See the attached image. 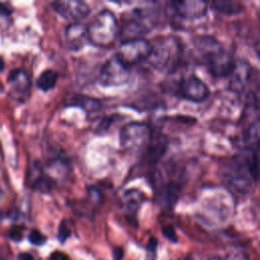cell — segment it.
<instances>
[{
  "label": "cell",
  "mask_w": 260,
  "mask_h": 260,
  "mask_svg": "<svg viewBox=\"0 0 260 260\" xmlns=\"http://www.w3.org/2000/svg\"><path fill=\"white\" fill-rule=\"evenodd\" d=\"M194 46L204 59L212 76L225 77L232 73L236 61L216 39L210 36H199L195 39Z\"/></svg>",
  "instance_id": "6da1fadb"
},
{
  "label": "cell",
  "mask_w": 260,
  "mask_h": 260,
  "mask_svg": "<svg viewBox=\"0 0 260 260\" xmlns=\"http://www.w3.org/2000/svg\"><path fill=\"white\" fill-rule=\"evenodd\" d=\"M88 42L100 48H109L117 40L120 28L113 12L103 10L87 26Z\"/></svg>",
  "instance_id": "7a4b0ae2"
},
{
  "label": "cell",
  "mask_w": 260,
  "mask_h": 260,
  "mask_svg": "<svg viewBox=\"0 0 260 260\" xmlns=\"http://www.w3.org/2000/svg\"><path fill=\"white\" fill-rule=\"evenodd\" d=\"M255 162L244 156H235L230 159L223 171L228 184L238 192L248 191L256 178Z\"/></svg>",
  "instance_id": "3957f363"
},
{
  "label": "cell",
  "mask_w": 260,
  "mask_h": 260,
  "mask_svg": "<svg viewBox=\"0 0 260 260\" xmlns=\"http://www.w3.org/2000/svg\"><path fill=\"white\" fill-rule=\"evenodd\" d=\"M155 25V11L151 6L136 7L132 10L127 20L124 22L122 32L126 35L124 41L140 38L150 31Z\"/></svg>",
  "instance_id": "277c9868"
},
{
  "label": "cell",
  "mask_w": 260,
  "mask_h": 260,
  "mask_svg": "<svg viewBox=\"0 0 260 260\" xmlns=\"http://www.w3.org/2000/svg\"><path fill=\"white\" fill-rule=\"evenodd\" d=\"M150 141V128L142 122H130L120 131V143L130 152L141 151Z\"/></svg>",
  "instance_id": "5b68a950"
},
{
  "label": "cell",
  "mask_w": 260,
  "mask_h": 260,
  "mask_svg": "<svg viewBox=\"0 0 260 260\" xmlns=\"http://www.w3.org/2000/svg\"><path fill=\"white\" fill-rule=\"evenodd\" d=\"M152 45L145 39L136 38L123 41L118 49L117 57L126 65L131 66L146 61L150 55Z\"/></svg>",
  "instance_id": "8992f818"
},
{
  "label": "cell",
  "mask_w": 260,
  "mask_h": 260,
  "mask_svg": "<svg viewBox=\"0 0 260 260\" xmlns=\"http://www.w3.org/2000/svg\"><path fill=\"white\" fill-rule=\"evenodd\" d=\"M152 48L147 62L156 70H164L170 66L177 52V42L171 38H164L151 43Z\"/></svg>",
  "instance_id": "52a82bcc"
},
{
  "label": "cell",
  "mask_w": 260,
  "mask_h": 260,
  "mask_svg": "<svg viewBox=\"0 0 260 260\" xmlns=\"http://www.w3.org/2000/svg\"><path fill=\"white\" fill-rule=\"evenodd\" d=\"M130 77L129 67L117 56L107 60L100 73V83L104 86H118L126 83Z\"/></svg>",
  "instance_id": "ba28073f"
},
{
  "label": "cell",
  "mask_w": 260,
  "mask_h": 260,
  "mask_svg": "<svg viewBox=\"0 0 260 260\" xmlns=\"http://www.w3.org/2000/svg\"><path fill=\"white\" fill-rule=\"evenodd\" d=\"M179 92L184 99L192 103H202L210 94L207 84L193 74L187 76L181 81Z\"/></svg>",
  "instance_id": "9c48e42d"
},
{
  "label": "cell",
  "mask_w": 260,
  "mask_h": 260,
  "mask_svg": "<svg viewBox=\"0 0 260 260\" xmlns=\"http://www.w3.org/2000/svg\"><path fill=\"white\" fill-rule=\"evenodd\" d=\"M52 6L58 14L73 22H80L89 14L88 5L80 0L55 1Z\"/></svg>",
  "instance_id": "30bf717a"
},
{
  "label": "cell",
  "mask_w": 260,
  "mask_h": 260,
  "mask_svg": "<svg viewBox=\"0 0 260 260\" xmlns=\"http://www.w3.org/2000/svg\"><path fill=\"white\" fill-rule=\"evenodd\" d=\"M175 13L186 20H194L205 16L208 11V4L202 0H185L173 2Z\"/></svg>",
  "instance_id": "8fae6325"
},
{
  "label": "cell",
  "mask_w": 260,
  "mask_h": 260,
  "mask_svg": "<svg viewBox=\"0 0 260 260\" xmlns=\"http://www.w3.org/2000/svg\"><path fill=\"white\" fill-rule=\"evenodd\" d=\"M65 41L69 50H80L88 42L87 26L81 22L70 23L65 29Z\"/></svg>",
  "instance_id": "7c38bea8"
},
{
  "label": "cell",
  "mask_w": 260,
  "mask_h": 260,
  "mask_svg": "<svg viewBox=\"0 0 260 260\" xmlns=\"http://www.w3.org/2000/svg\"><path fill=\"white\" fill-rule=\"evenodd\" d=\"M7 81L14 96H17L20 100L21 98L28 95L30 89V79L28 73L24 69L17 68L12 70L8 75Z\"/></svg>",
  "instance_id": "4fadbf2b"
},
{
  "label": "cell",
  "mask_w": 260,
  "mask_h": 260,
  "mask_svg": "<svg viewBox=\"0 0 260 260\" xmlns=\"http://www.w3.org/2000/svg\"><path fill=\"white\" fill-rule=\"evenodd\" d=\"M69 105L72 107H78L82 109L88 115L98 113L99 111L102 110V103L99 100L91 96H87V95H81V94L72 96L69 102Z\"/></svg>",
  "instance_id": "5bb4252c"
},
{
  "label": "cell",
  "mask_w": 260,
  "mask_h": 260,
  "mask_svg": "<svg viewBox=\"0 0 260 260\" xmlns=\"http://www.w3.org/2000/svg\"><path fill=\"white\" fill-rule=\"evenodd\" d=\"M249 65L244 64V62H236V65L230 74L232 76V82L231 86L234 88V90H242L246 84L249 77Z\"/></svg>",
  "instance_id": "9a60e30c"
},
{
  "label": "cell",
  "mask_w": 260,
  "mask_h": 260,
  "mask_svg": "<svg viewBox=\"0 0 260 260\" xmlns=\"http://www.w3.org/2000/svg\"><path fill=\"white\" fill-rule=\"evenodd\" d=\"M57 79H58L57 72L52 69H47L43 71L39 76V78L37 79V85L41 90L48 91L56 85Z\"/></svg>",
  "instance_id": "2e32d148"
},
{
  "label": "cell",
  "mask_w": 260,
  "mask_h": 260,
  "mask_svg": "<svg viewBox=\"0 0 260 260\" xmlns=\"http://www.w3.org/2000/svg\"><path fill=\"white\" fill-rule=\"evenodd\" d=\"M143 201V194L137 189H130L124 194V203L128 210L136 211Z\"/></svg>",
  "instance_id": "e0dca14e"
},
{
  "label": "cell",
  "mask_w": 260,
  "mask_h": 260,
  "mask_svg": "<svg viewBox=\"0 0 260 260\" xmlns=\"http://www.w3.org/2000/svg\"><path fill=\"white\" fill-rule=\"evenodd\" d=\"M213 8L222 14L231 15L236 14L242 10V6L239 5V3L235 2H228V1H215L212 3Z\"/></svg>",
  "instance_id": "ac0fdd59"
},
{
  "label": "cell",
  "mask_w": 260,
  "mask_h": 260,
  "mask_svg": "<svg viewBox=\"0 0 260 260\" xmlns=\"http://www.w3.org/2000/svg\"><path fill=\"white\" fill-rule=\"evenodd\" d=\"M28 241L35 246H42L46 243L47 238L38 230H31L28 234Z\"/></svg>",
  "instance_id": "d6986e66"
},
{
  "label": "cell",
  "mask_w": 260,
  "mask_h": 260,
  "mask_svg": "<svg viewBox=\"0 0 260 260\" xmlns=\"http://www.w3.org/2000/svg\"><path fill=\"white\" fill-rule=\"evenodd\" d=\"M70 234H71V231H70V228H69L68 223L65 220L61 221L60 224H59V229H58V240H59V242L64 243L70 237Z\"/></svg>",
  "instance_id": "ffe728a7"
},
{
  "label": "cell",
  "mask_w": 260,
  "mask_h": 260,
  "mask_svg": "<svg viewBox=\"0 0 260 260\" xmlns=\"http://www.w3.org/2000/svg\"><path fill=\"white\" fill-rule=\"evenodd\" d=\"M8 237L10 240L14 241V242H19L22 240L23 237V230L20 226H13L9 233H8Z\"/></svg>",
  "instance_id": "44dd1931"
},
{
  "label": "cell",
  "mask_w": 260,
  "mask_h": 260,
  "mask_svg": "<svg viewBox=\"0 0 260 260\" xmlns=\"http://www.w3.org/2000/svg\"><path fill=\"white\" fill-rule=\"evenodd\" d=\"M162 234L164 236L169 240V241H172V242H177V236H176V233H175V230L172 225H168V226H165L162 229Z\"/></svg>",
  "instance_id": "7402d4cb"
},
{
  "label": "cell",
  "mask_w": 260,
  "mask_h": 260,
  "mask_svg": "<svg viewBox=\"0 0 260 260\" xmlns=\"http://www.w3.org/2000/svg\"><path fill=\"white\" fill-rule=\"evenodd\" d=\"M49 260H71V258L64 252L55 251L50 255Z\"/></svg>",
  "instance_id": "603a6c76"
},
{
  "label": "cell",
  "mask_w": 260,
  "mask_h": 260,
  "mask_svg": "<svg viewBox=\"0 0 260 260\" xmlns=\"http://www.w3.org/2000/svg\"><path fill=\"white\" fill-rule=\"evenodd\" d=\"M229 260H249L244 253H234L229 256Z\"/></svg>",
  "instance_id": "cb8c5ba5"
},
{
  "label": "cell",
  "mask_w": 260,
  "mask_h": 260,
  "mask_svg": "<svg viewBox=\"0 0 260 260\" xmlns=\"http://www.w3.org/2000/svg\"><path fill=\"white\" fill-rule=\"evenodd\" d=\"M11 13V9L4 3H0V14L1 15H9Z\"/></svg>",
  "instance_id": "d4e9b609"
},
{
  "label": "cell",
  "mask_w": 260,
  "mask_h": 260,
  "mask_svg": "<svg viewBox=\"0 0 260 260\" xmlns=\"http://www.w3.org/2000/svg\"><path fill=\"white\" fill-rule=\"evenodd\" d=\"M18 260H36L30 254L28 253H20L17 257Z\"/></svg>",
  "instance_id": "484cf974"
},
{
  "label": "cell",
  "mask_w": 260,
  "mask_h": 260,
  "mask_svg": "<svg viewBox=\"0 0 260 260\" xmlns=\"http://www.w3.org/2000/svg\"><path fill=\"white\" fill-rule=\"evenodd\" d=\"M122 255H123L122 250L120 248H116L114 251V256H115L116 260H120L122 258Z\"/></svg>",
  "instance_id": "4316f807"
},
{
  "label": "cell",
  "mask_w": 260,
  "mask_h": 260,
  "mask_svg": "<svg viewBox=\"0 0 260 260\" xmlns=\"http://www.w3.org/2000/svg\"><path fill=\"white\" fill-rule=\"evenodd\" d=\"M255 158L256 161L260 164V140L257 142V146H256V154H255Z\"/></svg>",
  "instance_id": "83f0119b"
},
{
  "label": "cell",
  "mask_w": 260,
  "mask_h": 260,
  "mask_svg": "<svg viewBox=\"0 0 260 260\" xmlns=\"http://www.w3.org/2000/svg\"><path fill=\"white\" fill-rule=\"evenodd\" d=\"M4 69V61L3 59L0 57V72H2Z\"/></svg>",
  "instance_id": "f1b7e54d"
},
{
  "label": "cell",
  "mask_w": 260,
  "mask_h": 260,
  "mask_svg": "<svg viewBox=\"0 0 260 260\" xmlns=\"http://www.w3.org/2000/svg\"><path fill=\"white\" fill-rule=\"evenodd\" d=\"M206 260H221V259H220V258H218V257H216V256H211V257L207 258Z\"/></svg>",
  "instance_id": "f546056e"
},
{
  "label": "cell",
  "mask_w": 260,
  "mask_h": 260,
  "mask_svg": "<svg viewBox=\"0 0 260 260\" xmlns=\"http://www.w3.org/2000/svg\"><path fill=\"white\" fill-rule=\"evenodd\" d=\"M2 194H3V192H2V190H1V188H0V197L2 196Z\"/></svg>",
  "instance_id": "4dcf8cb0"
},
{
  "label": "cell",
  "mask_w": 260,
  "mask_h": 260,
  "mask_svg": "<svg viewBox=\"0 0 260 260\" xmlns=\"http://www.w3.org/2000/svg\"><path fill=\"white\" fill-rule=\"evenodd\" d=\"M186 260H191V259H189V258H188V259H186Z\"/></svg>",
  "instance_id": "1f68e13d"
}]
</instances>
